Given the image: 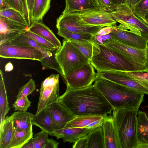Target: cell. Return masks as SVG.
<instances>
[{
  "instance_id": "7a4b0ae2",
  "label": "cell",
  "mask_w": 148,
  "mask_h": 148,
  "mask_svg": "<svg viewBox=\"0 0 148 148\" xmlns=\"http://www.w3.org/2000/svg\"><path fill=\"white\" fill-rule=\"evenodd\" d=\"M94 85L114 108L138 110L144 94L108 79L98 76Z\"/></svg>"
},
{
  "instance_id": "52a82bcc",
  "label": "cell",
  "mask_w": 148,
  "mask_h": 148,
  "mask_svg": "<svg viewBox=\"0 0 148 148\" xmlns=\"http://www.w3.org/2000/svg\"><path fill=\"white\" fill-rule=\"evenodd\" d=\"M98 76L148 95V79L134 74L123 71H97Z\"/></svg>"
},
{
  "instance_id": "4fadbf2b",
  "label": "cell",
  "mask_w": 148,
  "mask_h": 148,
  "mask_svg": "<svg viewBox=\"0 0 148 148\" xmlns=\"http://www.w3.org/2000/svg\"><path fill=\"white\" fill-rule=\"evenodd\" d=\"M112 26L113 40L140 49L147 47L148 40L145 37L130 32L120 24Z\"/></svg>"
},
{
  "instance_id": "4316f807",
  "label": "cell",
  "mask_w": 148,
  "mask_h": 148,
  "mask_svg": "<svg viewBox=\"0 0 148 148\" xmlns=\"http://www.w3.org/2000/svg\"><path fill=\"white\" fill-rule=\"evenodd\" d=\"M51 0H35L32 9L31 20L34 21H42L51 6Z\"/></svg>"
},
{
  "instance_id": "7bdbcfd3",
  "label": "cell",
  "mask_w": 148,
  "mask_h": 148,
  "mask_svg": "<svg viewBox=\"0 0 148 148\" xmlns=\"http://www.w3.org/2000/svg\"><path fill=\"white\" fill-rule=\"evenodd\" d=\"M105 119L104 116L102 119L95 121L86 126L85 127L91 130L101 127L102 126Z\"/></svg>"
},
{
  "instance_id": "e575fe53",
  "label": "cell",
  "mask_w": 148,
  "mask_h": 148,
  "mask_svg": "<svg viewBox=\"0 0 148 148\" xmlns=\"http://www.w3.org/2000/svg\"><path fill=\"white\" fill-rule=\"evenodd\" d=\"M22 34L34 40L46 49L53 51L57 49L53 44L49 41L29 31H26Z\"/></svg>"
},
{
  "instance_id": "8fae6325",
  "label": "cell",
  "mask_w": 148,
  "mask_h": 148,
  "mask_svg": "<svg viewBox=\"0 0 148 148\" xmlns=\"http://www.w3.org/2000/svg\"><path fill=\"white\" fill-rule=\"evenodd\" d=\"M97 77L94 68L89 62L72 72L63 81L67 88L76 89L92 85Z\"/></svg>"
},
{
  "instance_id": "ba28073f",
  "label": "cell",
  "mask_w": 148,
  "mask_h": 148,
  "mask_svg": "<svg viewBox=\"0 0 148 148\" xmlns=\"http://www.w3.org/2000/svg\"><path fill=\"white\" fill-rule=\"evenodd\" d=\"M56 27L82 34L95 35L102 27L90 25L82 18L79 12L62 14L56 19Z\"/></svg>"
},
{
  "instance_id": "74e56055",
  "label": "cell",
  "mask_w": 148,
  "mask_h": 148,
  "mask_svg": "<svg viewBox=\"0 0 148 148\" xmlns=\"http://www.w3.org/2000/svg\"><path fill=\"white\" fill-rule=\"evenodd\" d=\"M31 103L27 96H25L16 99L12 106L15 111H25L31 106Z\"/></svg>"
},
{
  "instance_id": "816d5d0a",
  "label": "cell",
  "mask_w": 148,
  "mask_h": 148,
  "mask_svg": "<svg viewBox=\"0 0 148 148\" xmlns=\"http://www.w3.org/2000/svg\"><path fill=\"white\" fill-rule=\"evenodd\" d=\"M112 3L115 5L120 4L123 2V0H109Z\"/></svg>"
},
{
  "instance_id": "3957f363",
  "label": "cell",
  "mask_w": 148,
  "mask_h": 148,
  "mask_svg": "<svg viewBox=\"0 0 148 148\" xmlns=\"http://www.w3.org/2000/svg\"><path fill=\"white\" fill-rule=\"evenodd\" d=\"M138 109L114 108L112 116L119 148H137Z\"/></svg>"
},
{
  "instance_id": "6da1fadb",
  "label": "cell",
  "mask_w": 148,
  "mask_h": 148,
  "mask_svg": "<svg viewBox=\"0 0 148 148\" xmlns=\"http://www.w3.org/2000/svg\"><path fill=\"white\" fill-rule=\"evenodd\" d=\"M59 102L76 116L110 114L114 109L93 85L80 88H66Z\"/></svg>"
},
{
  "instance_id": "7dc6e473",
  "label": "cell",
  "mask_w": 148,
  "mask_h": 148,
  "mask_svg": "<svg viewBox=\"0 0 148 148\" xmlns=\"http://www.w3.org/2000/svg\"><path fill=\"white\" fill-rule=\"evenodd\" d=\"M146 61L144 65V69L143 72L148 73V48L147 47L146 49Z\"/></svg>"
},
{
  "instance_id": "ab89813d",
  "label": "cell",
  "mask_w": 148,
  "mask_h": 148,
  "mask_svg": "<svg viewBox=\"0 0 148 148\" xmlns=\"http://www.w3.org/2000/svg\"><path fill=\"white\" fill-rule=\"evenodd\" d=\"M96 1L97 8L103 11L111 12L116 6L109 0H96Z\"/></svg>"
},
{
  "instance_id": "ee69618b",
  "label": "cell",
  "mask_w": 148,
  "mask_h": 148,
  "mask_svg": "<svg viewBox=\"0 0 148 148\" xmlns=\"http://www.w3.org/2000/svg\"><path fill=\"white\" fill-rule=\"evenodd\" d=\"M59 144L52 138H48L44 148H57Z\"/></svg>"
},
{
  "instance_id": "603a6c76",
  "label": "cell",
  "mask_w": 148,
  "mask_h": 148,
  "mask_svg": "<svg viewBox=\"0 0 148 148\" xmlns=\"http://www.w3.org/2000/svg\"><path fill=\"white\" fill-rule=\"evenodd\" d=\"M33 115L26 111L14 112L10 116L14 129L22 131L32 128Z\"/></svg>"
},
{
  "instance_id": "f907efd6",
  "label": "cell",
  "mask_w": 148,
  "mask_h": 148,
  "mask_svg": "<svg viewBox=\"0 0 148 148\" xmlns=\"http://www.w3.org/2000/svg\"><path fill=\"white\" fill-rule=\"evenodd\" d=\"M8 7L3 0H0V10Z\"/></svg>"
},
{
  "instance_id": "60d3db41",
  "label": "cell",
  "mask_w": 148,
  "mask_h": 148,
  "mask_svg": "<svg viewBox=\"0 0 148 148\" xmlns=\"http://www.w3.org/2000/svg\"><path fill=\"white\" fill-rule=\"evenodd\" d=\"M112 36V32L101 36L98 35L96 34L93 36L92 41L98 45H104L106 44L113 40Z\"/></svg>"
},
{
  "instance_id": "ffe728a7",
  "label": "cell",
  "mask_w": 148,
  "mask_h": 148,
  "mask_svg": "<svg viewBox=\"0 0 148 148\" xmlns=\"http://www.w3.org/2000/svg\"><path fill=\"white\" fill-rule=\"evenodd\" d=\"M103 124L105 148H119L116 133L112 116H105Z\"/></svg>"
},
{
  "instance_id": "2e32d148",
  "label": "cell",
  "mask_w": 148,
  "mask_h": 148,
  "mask_svg": "<svg viewBox=\"0 0 148 148\" xmlns=\"http://www.w3.org/2000/svg\"><path fill=\"white\" fill-rule=\"evenodd\" d=\"M104 45L120 52L132 60L144 66L146 49L137 48L113 40Z\"/></svg>"
},
{
  "instance_id": "11a10c76",
  "label": "cell",
  "mask_w": 148,
  "mask_h": 148,
  "mask_svg": "<svg viewBox=\"0 0 148 148\" xmlns=\"http://www.w3.org/2000/svg\"><path fill=\"white\" fill-rule=\"evenodd\" d=\"M140 0H134L135 3H136L138 1H139Z\"/></svg>"
},
{
  "instance_id": "9f6ffc18",
  "label": "cell",
  "mask_w": 148,
  "mask_h": 148,
  "mask_svg": "<svg viewBox=\"0 0 148 148\" xmlns=\"http://www.w3.org/2000/svg\"><path fill=\"white\" fill-rule=\"evenodd\" d=\"M147 47L148 48V41L147 44Z\"/></svg>"
},
{
  "instance_id": "1f68e13d",
  "label": "cell",
  "mask_w": 148,
  "mask_h": 148,
  "mask_svg": "<svg viewBox=\"0 0 148 148\" xmlns=\"http://www.w3.org/2000/svg\"><path fill=\"white\" fill-rule=\"evenodd\" d=\"M49 134L42 130L36 134L22 148H44L48 139Z\"/></svg>"
},
{
  "instance_id": "30bf717a",
  "label": "cell",
  "mask_w": 148,
  "mask_h": 148,
  "mask_svg": "<svg viewBox=\"0 0 148 148\" xmlns=\"http://www.w3.org/2000/svg\"><path fill=\"white\" fill-rule=\"evenodd\" d=\"M9 43L11 45L32 47L38 49L44 57L43 60L40 62L42 66V69H51L56 70L60 74L62 79H64L62 71L55 59L56 50L51 51L46 49L34 40L22 34Z\"/></svg>"
},
{
  "instance_id": "e0dca14e",
  "label": "cell",
  "mask_w": 148,
  "mask_h": 148,
  "mask_svg": "<svg viewBox=\"0 0 148 148\" xmlns=\"http://www.w3.org/2000/svg\"><path fill=\"white\" fill-rule=\"evenodd\" d=\"M48 107L54 121L55 130L64 128L66 124L76 116L58 101Z\"/></svg>"
},
{
  "instance_id": "c3c4849f",
  "label": "cell",
  "mask_w": 148,
  "mask_h": 148,
  "mask_svg": "<svg viewBox=\"0 0 148 148\" xmlns=\"http://www.w3.org/2000/svg\"><path fill=\"white\" fill-rule=\"evenodd\" d=\"M13 66L12 63L10 62L7 63L5 66V71H10L13 70Z\"/></svg>"
},
{
  "instance_id": "4dcf8cb0",
  "label": "cell",
  "mask_w": 148,
  "mask_h": 148,
  "mask_svg": "<svg viewBox=\"0 0 148 148\" xmlns=\"http://www.w3.org/2000/svg\"><path fill=\"white\" fill-rule=\"evenodd\" d=\"M104 116L88 115L76 116L69 122L65 127L68 128L85 127L91 123L103 118Z\"/></svg>"
},
{
  "instance_id": "f5cc1de1",
  "label": "cell",
  "mask_w": 148,
  "mask_h": 148,
  "mask_svg": "<svg viewBox=\"0 0 148 148\" xmlns=\"http://www.w3.org/2000/svg\"><path fill=\"white\" fill-rule=\"evenodd\" d=\"M148 25V19L145 18H140Z\"/></svg>"
},
{
  "instance_id": "9c48e42d",
  "label": "cell",
  "mask_w": 148,
  "mask_h": 148,
  "mask_svg": "<svg viewBox=\"0 0 148 148\" xmlns=\"http://www.w3.org/2000/svg\"><path fill=\"white\" fill-rule=\"evenodd\" d=\"M59 78V74H52L42 82L36 113L58 101Z\"/></svg>"
},
{
  "instance_id": "7c38bea8",
  "label": "cell",
  "mask_w": 148,
  "mask_h": 148,
  "mask_svg": "<svg viewBox=\"0 0 148 148\" xmlns=\"http://www.w3.org/2000/svg\"><path fill=\"white\" fill-rule=\"evenodd\" d=\"M0 57L7 58L36 60L40 62L44 58L41 51L36 48L11 45L9 42L0 44Z\"/></svg>"
},
{
  "instance_id": "f1b7e54d",
  "label": "cell",
  "mask_w": 148,
  "mask_h": 148,
  "mask_svg": "<svg viewBox=\"0 0 148 148\" xmlns=\"http://www.w3.org/2000/svg\"><path fill=\"white\" fill-rule=\"evenodd\" d=\"M86 148H105L102 126L91 130L86 136Z\"/></svg>"
},
{
  "instance_id": "5bb4252c",
  "label": "cell",
  "mask_w": 148,
  "mask_h": 148,
  "mask_svg": "<svg viewBox=\"0 0 148 148\" xmlns=\"http://www.w3.org/2000/svg\"><path fill=\"white\" fill-rule=\"evenodd\" d=\"M0 44L10 42L29 29L27 25L1 16H0Z\"/></svg>"
},
{
  "instance_id": "9a60e30c",
  "label": "cell",
  "mask_w": 148,
  "mask_h": 148,
  "mask_svg": "<svg viewBox=\"0 0 148 148\" xmlns=\"http://www.w3.org/2000/svg\"><path fill=\"white\" fill-rule=\"evenodd\" d=\"M82 19L90 25L103 27L116 25L111 12L101 10L97 8L88 9L80 12Z\"/></svg>"
},
{
  "instance_id": "8d00e7d4",
  "label": "cell",
  "mask_w": 148,
  "mask_h": 148,
  "mask_svg": "<svg viewBox=\"0 0 148 148\" xmlns=\"http://www.w3.org/2000/svg\"><path fill=\"white\" fill-rule=\"evenodd\" d=\"M36 89L34 80L31 78L28 82L21 87L16 97V99L22 97L27 96L32 94Z\"/></svg>"
},
{
  "instance_id": "8992f818",
  "label": "cell",
  "mask_w": 148,
  "mask_h": 148,
  "mask_svg": "<svg viewBox=\"0 0 148 148\" xmlns=\"http://www.w3.org/2000/svg\"><path fill=\"white\" fill-rule=\"evenodd\" d=\"M111 13L113 18L125 29L148 40V25L134 13L129 4L122 3L116 5Z\"/></svg>"
},
{
  "instance_id": "db71d44e",
  "label": "cell",
  "mask_w": 148,
  "mask_h": 148,
  "mask_svg": "<svg viewBox=\"0 0 148 148\" xmlns=\"http://www.w3.org/2000/svg\"><path fill=\"white\" fill-rule=\"evenodd\" d=\"M144 18L146 19H148V12L147 13V14L145 15Z\"/></svg>"
},
{
  "instance_id": "bcb514c9",
  "label": "cell",
  "mask_w": 148,
  "mask_h": 148,
  "mask_svg": "<svg viewBox=\"0 0 148 148\" xmlns=\"http://www.w3.org/2000/svg\"><path fill=\"white\" fill-rule=\"evenodd\" d=\"M34 0H27L29 15L31 19V13Z\"/></svg>"
},
{
  "instance_id": "cb8c5ba5",
  "label": "cell",
  "mask_w": 148,
  "mask_h": 148,
  "mask_svg": "<svg viewBox=\"0 0 148 148\" xmlns=\"http://www.w3.org/2000/svg\"><path fill=\"white\" fill-rule=\"evenodd\" d=\"M67 40L76 47L88 59L90 62L93 56L100 53L99 45L93 41Z\"/></svg>"
},
{
  "instance_id": "83f0119b",
  "label": "cell",
  "mask_w": 148,
  "mask_h": 148,
  "mask_svg": "<svg viewBox=\"0 0 148 148\" xmlns=\"http://www.w3.org/2000/svg\"><path fill=\"white\" fill-rule=\"evenodd\" d=\"M33 128L22 131L14 129L9 148H21L33 137Z\"/></svg>"
},
{
  "instance_id": "277c9868",
  "label": "cell",
  "mask_w": 148,
  "mask_h": 148,
  "mask_svg": "<svg viewBox=\"0 0 148 148\" xmlns=\"http://www.w3.org/2000/svg\"><path fill=\"white\" fill-rule=\"evenodd\" d=\"M99 45L100 53L93 56L90 62L97 71L143 72L144 65L132 60L116 50L104 45Z\"/></svg>"
},
{
  "instance_id": "44dd1931",
  "label": "cell",
  "mask_w": 148,
  "mask_h": 148,
  "mask_svg": "<svg viewBox=\"0 0 148 148\" xmlns=\"http://www.w3.org/2000/svg\"><path fill=\"white\" fill-rule=\"evenodd\" d=\"M137 148H148V116L138 110L137 114Z\"/></svg>"
},
{
  "instance_id": "d6a6232c",
  "label": "cell",
  "mask_w": 148,
  "mask_h": 148,
  "mask_svg": "<svg viewBox=\"0 0 148 148\" xmlns=\"http://www.w3.org/2000/svg\"><path fill=\"white\" fill-rule=\"evenodd\" d=\"M0 16L29 27L24 15L14 9L8 7L0 10Z\"/></svg>"
},
{
  "instance_id": "f35d334b",
  "label": "cell",
  "mask_w": 148,
  "mask_h": 148,
  "mask_svg": "<svg viewBox=\"0 0 148 148\" xmlns=\"http://www.w3.org/2000/svg\"><path fill=\"white\" fill-rule=\"evenodd\" d=\"M3 0L8 8H12L19 11L25 16L23 0Z\"/></svg>"
},
{
  "instance_id": "d590c367",
  "label": "cell",
  "mask_w": 148,
  "mask_h": 148,
  "mask_svg": "<svg viewBox=\"0 0 148 148\" xmlns=\"http://www.w3.org/2000/svg\"><path fill=\"white\" fill-rule=\"evenodd\" d=\"M131 8L137 16L144 18L148 12V0H140Z\"/></svg>"
},
{
  "instance_id": "d4e9b609",
  "label": "cell",
  "mask_w": 148,
  "mask_h": 148,
  "mask_svg": "<svg viewBox=\"0 0 148 148\" xmlns=\"http://www.w3.org/2000/svg\"><path fill=\"white\" fill-rule=\"evenodd\" d=\"M0 125V148H9L14 130L10 116L5 117Z\"/></svg>"
},
{
  "instance_id": "f6af8a7d",
  "label": "cell",
  "mask_w": 148,
  "mask_h": 148,
  "mask_svg": "<svg viewBox=\"0 0 148 148\" xmlns=\"http://www.w3.org/2000/svg\"><path fill=\"white\" fill-rule=\"evenodd\" d=\"M112 26L103 27L101 28L96 34L98 35H103L112 32Z\"/></svg>"
},
{
  "instance_id": "f546056e",
  "label": "cell",
  "mask_w": 148,
  "mask_h": 148,
  "mask_svg": "<svg viewBox=\"0 0 148 148\" xmlns=\"http://www.w3.org/2000/svg\"><path fill=\"white\" fill-rule=\"evenodd\" d=\"M0 123L3 121L10 110L5 85L3 73L0 70Z\"/></svg>"
},
{
  "instance_id": "484cf974",
  "label": "cell",
  "mask_w": 148,
  "mask_h": 148,
  "mask_svg": "<svg viewBox=\"0 0 148 148\" xmlns=\"http://www.w3.org/2000/svg\"><path fill=\"white\" fill-rule=\"evenodd\" d=\"M97 8L96 0H65V7L62 14L80 12L88 9Z\"/></svg>"
},
{
  "instance_id": "7402d4cb",
  "label": "cell",
  "mask_w": 148,
  "mask_h": 148,
  "mask_svg": "<svg viewBox=\"0 0 148 148\" xmlns=\"http://www.w3.org/2000/svg\"><path fill=\"white\" fill-rule=\"evenodd\" d=\"M29 31L49 41L57 49L62 46L60 41L53 32L42 21L33 22L29 27Z\"/></svg>"
},
{
  "instance_id": "d6986e66",
  "label": "cell",
  "mask_w": 148,
  "mask_h": 148,
  "mask_svg": "<svg viewBox=\"0 0 148 148\" xmlns=\"http://www.w3.org/2000/svg\"><path fill=\"white\" fill-rule=\"evenodd\" d=\"M90 130L87 128L64 127L55 130L53 135L57 139L62 138L64 143H75L80 138L87 136Z\"/></svg>"
},
{
  "instance_id": "b9f144b4",
  "label": "cell",
  "mask_w": 148,
  "mask_h": 148,
  "mask_svg": "<svg viewBox=\"0 0 148 148\" xmlns=\"http://www.w3.org/2000/svg\"><path fill=\"white\" fill-rule=\"evenodd\" d=\"M87 138L86 136L82 137L74 143L73 148H86Z\"/></svg>"
},
{
  "instance_id": "836d02e7",
  "label": "cell",
  "mask_w": 148,
  "mask_h": 148,
  "mask_svg": "<svg viewBox=\"0 0 148 148\" xmlns=\"http://www.w3.org/2000/svg\"><path fill=\"white\" fill-rule=\"evenodd\" d=\"M58 30V34L66 40L92 41V38L94 35L90 34H79L62 29H59Z\"/></svg>"
},
{
  "instance_id": "ac0fdd59",
  "label": "cell",
  "mask_w": 148,
  "mask_h": 148,
  "mask_svg": "<svg viewBox=\"0 0 148 148\" xmlns=\"http://www.w3.org/2000/svg\"><path fill=\"white\" fill-rule=\"evenodd\" d=\"M33 124L39 127L42 130L49 135L54 136L55 128L53 121L49 111L48 107L33 115Z\"/></svg>"
},
{
  "instance_id": "681fc988",
  "label": "cell",
  "mask_w": 148,
  "mask_h": 148,
  "mask_svg": "<svg viewBox=\"0 0 148 148\" xmlns=\"http://www.w3.org/2000/svg\"><path fill=\"white\" fill-rule=\"evenodd\" d=\"M122 3H126L129 4L131 7L135 4L134 0H123Z\"/></svg>"
},
{
  "instance_id": "5b68a950",
  "label": "cell",
  "mask_w": 148,
  "mask_h": 148,
  "mask_svg": "<svg viewBox=\"0 0 148 148\" xmlns=\"http://www.w3.org/2000/svg\"><path fill=\"white\" fill-rule=\"evenodd\" d=\"M55 58L62 71L63 81L72 72L90 62L76 47L66 39L63 40L62 45L56 49Z\"/></svg>"
}]
</instances>
